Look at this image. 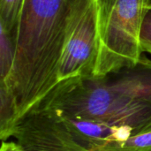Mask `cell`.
I'll list each match as a JSON object with an SVG mask.
<instances>
[{"label":"cell","mask_w":151,"mask_h":151,"mask_svg":"<svg viewBox=\"0 0 151 151\" xmlns=\"http://www.w3.org/2000/svg\"><path fill=\"white\" fill-rule=\"evenodd\" d=\"M25 0H0V27L15 35Z\"/></svg>","instance_id":"ba28073f"},{"label":"cell","mask_w":151,"mask_h":151,"mask_svg":"<svg viewBox=\"0 0 151 151\" xmlns=\"http://www.w3.org/2000/svg\"><path fill=\"white\" fill-rule=\"evenodd\" d=\"M140 45L142 52L151 54V6H147L140 32Z\"/></svg>","instance_id":"30bf717a"},{"label":"cell","mask_w":151,"mask_h":151,"mask_svg":"<svg viewBox=\"0 0 151 151\" xmlns=\"http://www.w3.org/2000/svg\"><path fill=\"white\" fill-rule=\"evenodd\" d=\"M104 151H149L151 150V130L134 135L119 147H110Z\"/></svg>","instance_id":"9c48e42d"},{"label":"cell","mask_w":151,"mask_h":151,"mask_svg":"<svg viewBox=\"0 0 151 151\" xmlns=\"http://www.w3.org/2000/svg\"><path fill=\"white\" fill-rule=\"evenodd\" d=\"M149 151H151V150H149Z\"/></svg>","instance_id":"4fadbf2b"},{"label":"cell","mask_w":151,"mask_h":151,"mask_svg":"<svg viewBox=\"0 0 151 151\" xmlns=\"http://www.w3.org/2000/svg\"><path fill=\"white\" fill-rule=\"evenodd\" d=\"M0 151H27L20 147L17 142L2 141V145Z\"/></svg>","instance_id":"8fae6325"},{"label":"cell","mask_w":151,"mask_h":151,"mask_svg":"<svg viewBox=\"0 0 151 151\" xmlns=\"http://www.w3.org/2000/svg\"><path fill=\"white\" fill-rule=\"evenodd\" d=\"M97 55L96 0H80L59 60L58 83L71 78L94 75Z\"/></svg>","instance_id":"5b68a950"},{"label":"cell","mask_w":151,"mask_h":151,"mask_svg":"<svg viewBox=\"0 0 151 151\" xmlns=\"http://www.w3.org/2000/svg\"><path fill=\"white\" fill-rule=\"evenodd\" d=\"M98 55L94 75L131 66L142 58L140 32L147 0H96Z\"/></svg>","instance_id":"3957f363"},{"label":"cell","mask_w":151,"mask_h":151,"mask_svg":"<svg viewBox=\"0 0 151 151\" xmlns=\"http://www.w3.org/2000/svg\"><path fill=\"white\" fill-rule=\"evenodd\" d=\"M12 137L27 151H103L58 113L40 106L18 120Z\"/></svg>","instance_id":"277c9868"},{"label":"cell","mask_w":151,"mask_h":151,"mask_svg":"<svg viewBox=\"0 0 151 151\" xmlns=\"http://www.w3.org/2000/svg\"><path fill=\"white\" fill-rule=\"evenodd\" d=\"M17 106L11 91L0 84V138L7 141L12 136L13 129L19 120Z\"/></svg>","instance_id":"8992f818"},{"label":"cell","mask_w":151,"mask_h":151,"mask_svg":"<svg viewBox=\"0 0 151 151\" xmlns=\"http://www.w3.org/2000/svg\"><path fill=\"white\" fill-rule=\"evenodd\" d=\"M16 52L15 35L0 27V81H5L13 67Z\"/></svg>","instance_id":"52a82bcc"},{"label":"cell","mask_w":151,"mask_h":151,"mask_svg":"<svg viewBox=\"0 0 151 151\" xmlns=\"http://www.w3.org/2000/svg\"><path fill=\"white\" fill-rule=\"evenodd\" d=\"M35 106L70 119L127 128L134 135L151 130V104L132 96L122 69L62 81Z\"/></svg>","instance_id":"7a4b0ae2"},{"label":"cell","mask_w":151,"mask_h":151,"mask_svg":"<svg viewBox=\"0 0 151 151\" xmlns=\"http://www.w3.org/2000/svg\"><path fill=\"white\" fill-rule=\"evenodd\" d=\"M147 5L151 6V0H147Z\"/></svg>","instance_id":"7c38bea8"},{"label":"cell","mask_w":151,"mask_h":151,"mask_svg":"<svg viewBox=\"0 0 151 151\" xmlns=\"http://www.w3.org/2000/svg\"><path fill=\"white\" fill-rule=\"evenodd\" d=\"M79 1H24L13 67L8 79L0 81L12 94L19 119L58 85L59 60Z\"/></svg>","instance_id":"6da1fadb"}]
</instances>
